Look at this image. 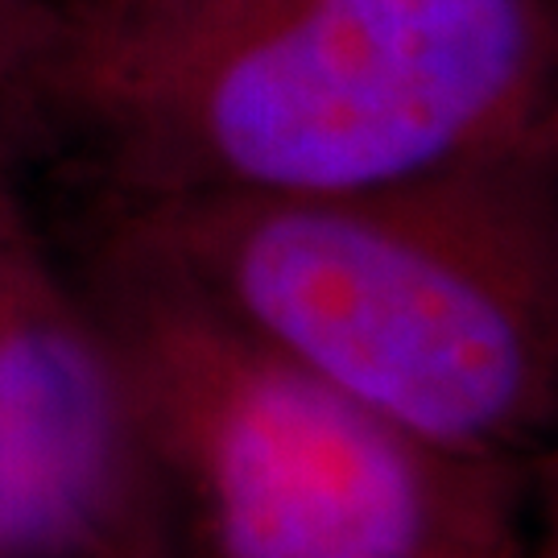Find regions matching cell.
<instances>
[{
	"label": "cell",
	"instance_id": "6da1fadb",
	"mask_svg": "<svg viewBox=\"0 0 558 558\" xmlns=\"http://www.w3.org/2000/svg\"><path fill=\"white\" fill-rule=\"evenodd\" d=\"M9 124L104 199L352 195L558 137V9L54 0Z\"/></svg>",
	"mask_w": 558,
	"mask_h": 558
},
{
	"label": "cell",
	"instance_id": "7a4b0ae2",
	"mask_svg": "<svg viewBox=\"0 0 558 558\" xmlns=\"http://www.w3.org/2000/svg\"><path fill=\"white\" fill-rule=\"evenodd\" d=\"M92 223L430 451L558 385V137L352 195H96Z\"/></svg>",
	"mask_w": 558,
	"mask_h": 558
},
{
	"label": "cell",
	"instance_id": "3957f363",
	"mask_svg": "<svg viewBox=\"0 0 558 558\" xmlns=\"http://www.w3.org/2000/svg\"><path fill=\"white\" fill-rule=\"evenodd\" d=\"M71 260L120 360L174 546L195 542L211 558H439L426 442L96 223Z\"/></svg>",
	"mask_w": 558,
	"mask_h": 558
},
{
	"label": "cell",
	"instance_id": "277c9868",
	"mask_svg": "<svg viewBox=\"0 0 558 558\" xmlns=\"http://www.w3.org/2000/svg\"><path fill=\"white\" fill-rule=\"evenodd\" d=\"M0 509L21 558H170L129 385L0 137Z\"/></svg>",
	"mask_w": 558,
	"mask_h": 558
},
{
	"label": "cell",
	"instance_id": "5b68a950",
	"mask_svg": "<svg viewBox=\"0 0 558 558\" xmlns=\"http://www.w3.org/2000/svg\"><path fill=\"white\" fill-rule=\"evenodd\" d=\"M54 17V0H0V117L9 120L38 62Z\"/></svg>",
	"mask_w": 558,
	"mask_h": 558
},
{
	"label": "cell",
	"instance_id": "8992f818",
	"mask_svg": "<svg viewBox=\"0 0 558 558\" xmlns=\"http://www.w3.org/2000/svg\"><path fill=\"white\" fill-rule=\"evenodd\" d=\"M0 558H21L17 546H13V534H9V521H4V509H0Z\"/></svg>",
	"mask_w": 558,
	"mask_h": 558
},
{
	"label": "cell",
	"instance_id": "52a82bcc",
	"mask_svg": "<svg viewBox=\"0 0 558 558\" xmlns=\"http://www.w3.org/2000/svg\"><path fill=\"white\" fill-rule=\"evenodd\" d=\"M555 9H558V0H555Z\"/></svg>",
	"mask_w": 558,
	"mask_h": 558
}]
</instances>
